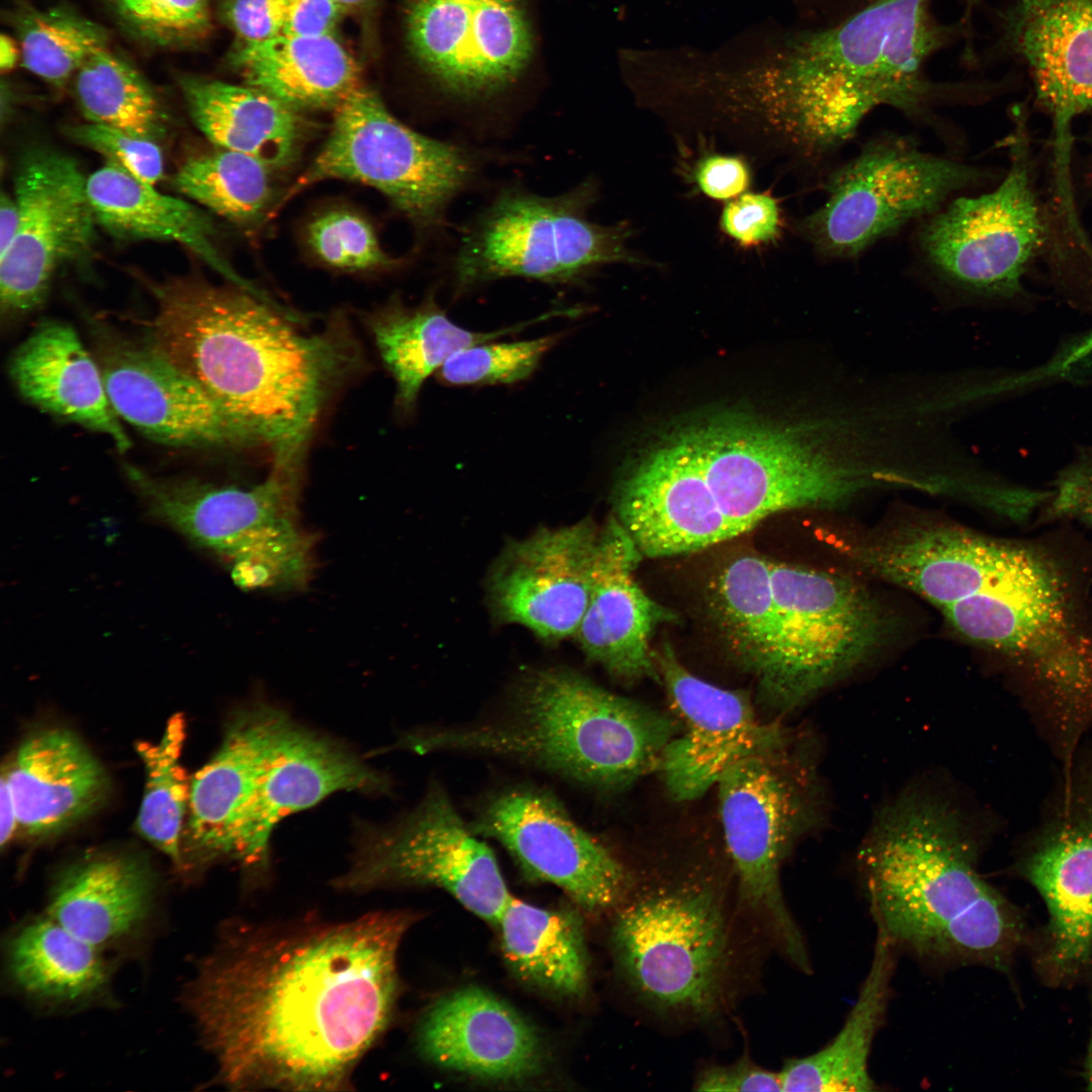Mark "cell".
<instances>
[{
  "label": "cell",
  "instance_id": "obj_1",
  "mask_svg": "<svg viewBox=\"0 0 1092 1092\" xmlns=\"http://www.w3.org/2000/svg\"><path fill=\"white\" fill-rule=\"evenodd\" d=\"M412 913L247 925L201 967L189 1006L235 1090L339 1091L387 1029Z\"/></svg>",
  "mask_w": 1092,
  "mask_h": 1092
},
{
  "label": "cell",
  "instance_id": "obj_2",
  "mask_svg": "<svg viewBox=\"0 0 1092 1092\" xmlns=\"http://www.w3.org/2000/svg\"><path fill=\"white\" fill-rule=\"evenodd\" d=\"M149 343L196 380L252 445L273 460L303 461L333 389L357 365L340 325L306 335L278 308L236 285L194 276L155 287Z\"/></svg>",
  "mask_w": 1092,
  "mask_h": 1092
},
{
  "label": "cell",
  "instance_id": "obj_3",
  "mask_svg": "<svg viewBox=\"0 0 1092 1092\" xmlns=\"http://www.w3.org/2000/svg\"><path fill=\"white\" fill-rule=\"evenodd\" d=\"M930 0H875L802 34L768 62L718 81L727 105L751 111L807 156L851 138L874 108L919 113L935 89L924 65L946 40Z\"/></svg>",
  "mask_w": 1092,
  "mask_h": 1092
},
{
  "label": "cell",
  "instance_id": "obj_4",
  "mask_svg": "<svg viewBox=\"0 0 1092 1092\" xmlns=\"http://www.w3.org/2000/svg\"><path fill=\"white\" fill-rule=\"evenodd\" d=\"M856 857L877 932L897 951L1009 971L1027 938L1023 914L981 877L975 839L948 802L903 793L882 810Z\"/></svg>",
  "mask_w": 1092,
  "mask_h": 1092
},
{
  "label": "cell",
  "instance_id": "obj_5",
  "mask_svg": "<svg viewBox=\"0 0 1092 1092\" xmlns=\"http://www.w3.org/2000/svg\"><path fill=\"white\" fill-rule=\"evenodd\" d=\"M677 725L668 715L560 667L527 672L494 720L407 737L416 752L508 756L575 783L617 791L658 768Z\"/></svg>",
  "mask_w": 1092,
  "mask_h": 1092
},
{
  "label": "cell",
  "instance_id": "obj_6",
  "mask_svg": "<svg viewBox=\"0 0 1092 1092\" xmlns=\"http://www.w3.org/2000/svg\"><path fill=\"white\" fill-rule=\"evenodd\" d=\"M686 435L738 535L776 513L835 510L891 487L879 431L846 396L807 425L780 428L727 418Z\"/></svg>",
  "mask_w": 1092,
  "mask_h": 1092
},
{
  "label": "cell",
  "instance_id": "obj_7",
  "mask_svg": "<svg viewBox=\"0 0 1092 1092\" xmlns=\"http://www.w3.org/2000/svg\"><path fill=\"white\" fill-rule=\"evenodd\" d=\"M301 462L273 461L251 487L153 476L127 464L126 477L152 515L224 558L251 588H298L313 569L314 537L299 524Z\"/></svg>",
  "mask_w": 1092,
  "mask_h": 1092
},
{
  "label": "cell",
  "instance_id": "obj_8",
  "mask_svg": "<svg viewBox=\"0 0 1092 1092\" xmlns=\"http://www.w3.org/2000/svg\"><path fill=\"white\" fill-rule=\"evenodd\" d=\"M598 194L593 178L556 195L500 189L461 232L451 263L458 289L513 277L568 284L604 265L642 263L629 225L589 218Z\"/></svg>",
  "mask_w": 1092,
  "mask_h": 1092
},
{
  "label": "cell",
  "instance_id": "obj_9",
  "mask_svg": "<svg viewBox=\"0 0 1092 1092\" xmlns=\"http://www.w3.org/2000/svg\"><path fill=\"white\" fill-rule=\"evenodd\" d=\"M487 155L404 124L376 92L359 84L335 107L330 133L284 202L326 180L376 189L423 232L447 226L452 203L481 174Z\"/></svg>",
  "mask_w": 1092,
  "mask_h": 1092
},
{
  "label": "cell",
  "instance_id": "obj_10",
  "mask_svg": "<svg viewBox=\"0 0 1092 1092\" xmlns=\"http://www.w3.org/2000/svg\"><path fill=\"white\" fill-rule=\"evenodd\" d=\"M787 738L729 766L717 782L727 849L742 899L768 923L785 956L809 973V952L782 893L781 867L818 817L817 783Z\"/></svg>",
  "mask_w": 1092,
  "mask_h": 1092
},
{
  "label": "cell",
  "instance_id": "obj_11",
  "mask_svg": "<svg viewBox=\"0 0 1092 1092\" xmlns=\"http://www.w3.org/2000/svg\"><path fill=\"white\" fill-rule=\"evenodd\" d=\"M780 620L771 708L789 711L849 675L892 638L889 609L849 575L770 560Z\"/></svg>",
  "mask_w": 1092,
  "mask_h": 1092
},
{
  "label": "cell",
  "instance_id": "obj_12",
  "mask_svg": "<svg viewBox=\"0 0 1092 1092\" xmlns=\"http://www.w3.org/2000/svg\"><path fill=\"white\" fill-rule=\"evenodd\" d=\"M613 944L636 993L665 1010L712 1013L728 971V932L719 899L704 886L642 896L615 920Z\"/></svg>",
  "mask_w": 1092,
  "mask_h": 1092
},
{
  "label": "cell",
  "instance_id": "obj_13",
  "mask_svg": "<svg viewBox=\"0 0 1092 1092\" xmlns=\"http://www.w3.org/2000/svg\"><path fill=\"white\" fill-rule=\"evenodd\" d=\"M978 169L900 139L874 142L832 173L822 206L801 222L824 255L852 257L976 182Z\"/></svg>",
  "mask_w": 1092,
  "mask_h": 1092
},
{
  "label": "cell",
  "instance_id": "obj_14",
  "mask_svg": "<svg viewBox=\"0 0 1092 1092\" xmlns=\"http://www.w3.org/2000/svg\"><path fill=\"white\" fill-rule=\"evenodd\" d=\"M335 883L347 891L434 886L494 924L512 898L493 852L439 787L397 825L368 834Z\"/></svg>",
  "mask_w": 1092,
  "mask_h": 1092
},
{
  "label": "cell",
  "instance_id": "obj_15",
  "mask_svg": "<svg viewBox=\"0 0 1092 1092\" xmlns=\"http://www.w3.org/2000/svg\"><path fill=\"white\" fill-rule=\"evenodd\" d=\"M1015 868L1048 909L1036 970L1051 986L1071 984L1092 963L1091 761L1066 776L1050 816Z\"/></svg>",
  "mask_w": 1092,
  "mask_h": 1092
},
{
  "label": "cell",
  "instance_id": "obj_16",
  "mask_svg": "<svg viewBox=\"0 0 1092 1092\" xmlns=\"http://www.w3.org/2000/svg\"><path fill=\"white\" fill-rule=\"evenodd\" d=\"M1019 151L993 191L960 197L935 214L920 235L937 273L956 287L986 297L1011 298L1043 243L1044 224L1027 162Z\"/></svg>",
  "mask_w": 1092,
  "mask_h": 1092
},
{
  "label": "cell",
  "instance_id": "obj_17",
  "mask_svg": "<svg viewBox=\"0 0 1092 1092\" xmlns=\"http://www.w3.org/2000/svg\"><path fill=\"white\" fill-rule=\"evenodd\" d=\"M404 23L415 59L441 92L458 100L504 93L532 60L524 0H407Z\"/></svg>",
  "mask_w": 1092,
  "mask_h": 1092
},
{
  "label": "cell",
  "instance_id": "obj_18",
  "mask_svg": "<svg viewBox=\"0 0 1092 1092\" xmlns=\"http://www.w3.org/2000/svg\"><path fill=\"white\" fill-rule=\"evenodd\" d=\"M86 183L78 163L64 153L37 148L24 155L14 184L18 229L0 257L3 316L39 307L57 270L91 250L98 223Z\"/></svg>",
  "mask_w": 1092,
  "mask_h": 1092
},
{
  "label": "cell",
  "instance_id": "obj_19",
  "mask_svg": "<svg viewBox=\"0 0 1092 1092\" xmlns=\"http://www.w3.org/2000/svg\"><path fill=\"white\" fill-rule=\"evenodd\" d=\"M470 827L499 842L526 876L556 886L585 911L608 910L627 893L629 878L622 863L542 790L499 793Z\"/></svg>",
  "mask_w": 1092,
  "mask_h": 1092
},
{
  "label": "cell",
  "instance_id": "obj_20",
  "mask_svg": "<svg viewBox=\"0 0 1092 1092\" xmlns=\"http://www.w3.org/2000/svg\"><path fill=\"white\" fill-rule=\"evenodd\" d=\"M599 536L585 518L508 542L486 579L493 617L547 642L574 637L590 596Z\"/></svg>",
  "mask_w": 1092,
  "mask_h": 1092
},
{
  "label": "cell",
  "instance_id": "obj_21",
  "mask_svg": "<svg viewBox=\"0 0 1092 1092\" xmlns=\"http://www.w3.org/2000/svg\"><path fill=\"white\" fill-rule=\"evenodd\" d=\"M655 661L682 723L681 734L668 742L658 767L673 799L702 796L737 760L786 739L780 727L757 719L745 694L693 674L668 645L655 652Z\"/></svg>",
  "mask_w": 1092,
  "mask_h": 1092
},
{
  "label": "cell",
  "instance_id": "obj_22",
  "mask_svg": "<svg viewBox=\"0 0 1092 1092\" xmlns=\"http://www.w3.org/2000/svg\"><path fill=\"white\" fill-rule=\"evenodd\" d=\"M95 359L116 415L152 441L174 447L252 445L207 391L150 343L105 336Z\"/></svg>",
  "mask_w": 1092,
  "mask_h": 1092
},
{
  "label": "cell",
  "instance_id": "obj_23",
  "mask_svg": "<svg viewBox=\"0 0 1092 1092\" xmlns=\"http://www.w3.org/2000/svg\"><path fill=\"white\" fill-rule=\"evenodd\" d=\"M614 504V517L644 556L696 552L738 535L686 434L631 470L618 484Z\"/></svg>",
  "mask_w": 1092,
  "mask_h": 1092
},
{
  "label": "cell",
  "instance_id": "obj_24",
  "mask_svg": "<svg viewBox=\"0 0 1092 1092\" xmlns=\"http://www.w3.org/2000/svg\"><path fill=\"white\" fill-rule=\"evenodd\" d=\"M387 785L340 744L290 721L238 828L232 857L258 879L268 869L270 835L281 819L338 791L380 793Z\"/></svg>",
  "mask_w": 1092,
  "mask_h": 1092
},
{
  "label": "cell",
  "instance_id": "obj_25",
  "mask_svg": "<svg viewBox=\"0 0 1092 1092\" xmlns=\"http://www.w3.org/2000/svg\"><path fill=\"white\" fill-rule=\"evenodd\" d=\"M417 1041L430 1063L483 1080H525L545 1064L536 1029L512 1006L478 987L438 999L424 1014Z\"/></svg>",
  "mask_w": 1092,
  "mask_h": 1092
},
{
  "label": "cell",
  "instance_id": "obj_26",
  "mask_svg": "<svg viewBox=\"0 0 1092 1092\" xmlns=\"http://www.w3.org/2000/svg\"><path fill=\"white\" fill-rule=\"evenodd\" d=\"M642 554L612 517L600 530L588 604L574 635L584 655L622 680L660 679L650 641L674 615L640 587Z\"/></svg>",
  "mask_w": 1092,
  "mask_h": 1092
},
{
  "label": "cell",
  "instance_id": "obj_27",
  "mask_svg": "<svg viewBox=\"0 0 1092 1092\" xmlns=\"http://www.w3.org/2000/svg\"><path fill=\"white\" fill-rule=\"evenodd\" d=\"M290 721L265 705L231 721L217 752L191 778L183 843L192 857H232L238 828Z\"/></svg>",
  "mask_w": 1092,
  "mask_h": 1092
},
{
  "label": "cell",
  "instance_id": "obj_28",
  "mask_svg": "<svg viewBox=\"0 0 1092 1092\" xmlns=\"http://www.w3.org/2000/svg\"><path fill=\"white\" fill-rule=\"evenodd\" d=\"M2 770L16 805L18 829L32 837L72 826L97 809L109 790L100 761L65 728L31 733Z\"/></svg>",
  "mask_w": 1092,
  "mask_h": 1092
},
{
  "label": "cell",
  "instance_id": "obj_29",
  "mask_svg": "<svg viewBox=\"0 0 1092 1092\" xmlns=\"http://www.w3.org/2000/svg\"><path fill=\"white\" fill-rule=\"evenodd\" d=\"M10 375L29 402L108 436L121 453L130 448L100 367L71 326L56 321L39 325L14 353Z\"/></svg>",
  "mask_w": 1092,
  "mask_h": 1092
},
{
  "label": "cell",
  "instance_id": "obj_30",
  "mask_svg": "<svg viewBox=\"0 0 1092 1092\" xmlns=\"http://www.w3.org/2000/svg\"><path fill=\"white\" fill-rule=\"evenodd\" d=\"M1011 32L1061 132L1092 106V0H1016Z\"/></svg>",
  "mask_w": 1092,
  "mask_h": 1092
},
{
  "label": "cell",
  "instance_id": "obj_31",
  "mask_svg": "<svg viewBox=\"0 0 1092 1092\" xmlns=\"http://www.w3.org/2000/svg\"><path fill=\"white\" fill-rule=\"evenodd\" d=\"M86 186L98 225L113 237L177 243L231 284L278 304L224 259L214 243L213 222L195 205L159 192L109 161L87 177Z\"/></svg>",
  "mask_w": 1092,
  "mask_h": 1092
},
{
  "label": "cell",
  "instance_id": "obj_32",
  "mask_svg": "<svg viewBox=\"0 0 1092 1092\" xmlns=\"http://www.w3.org/2000/svg\"><path fill=\"white\" fill-rule=\"evenodd\" d=\"M180 88L193 122L216 148L257 159L270 169L290 165L304 138L293 109L247 84L184 76Z\"/></svg>",
  "mask_w": 1092,
  "mask_h": 1092
},
{
  "label": "cell",
  "instance_id": "obj_33",
  "mask_svg": "<svg viewBox=\"0 0 1092 1092\" xmlns=\"http://www.w3.org/2000/svg\"><path fill=\"white\" fill-rule=\"evenodd\" d=\"M152 898L146 864L127 855L101 854L62 874L48 915L100 949L134 930L149 915Z\"/></svg>",
  "mask_w": 1092,
  "mask_h": 1092
},
{
  "label": "cell",
  "instance_id": "obj_34",
  "mask_svg": "<svg viewBox=\"0 0 1092 1092\" xmlns=\"http://www.w3.org/2000/svg\"><path fill=\"white\" fill-rule=\"evenodd\" d=\"M233 64L245 83L293 109H335L360 82L353 56L333 35L281 33L241 43Z\"/></svg>",
  "mask_w": 1092,
  "mask_h": 1092
},
{
  "label": "cell",
  "instance_id": "obj_35",
  "mask_svg": "<svg viewBox=\"0 0 1092 1092\" xmlns=\"http://www.w3.org/2000/svg\"><path fill=\"white\" fill-rule=\"evenodd\" d=\"M897 950L877 932L873 959L857 999L835 1036L817 1052L786 1062L782 1091L867 1092L876 1089L869 1071L875 1037L890 1000Z\"/></svg>",
  "mask_w": 1092,
  "mask_h": 1092
},
{
  "label": "cell",
  "instance_id": "obj_36",
  "mask_svg": "<svg viewBox=\"0 0 1092 1092\" xmlns=\"http://www.w3.org/2000/svg\"><path fill=\"white\" fill-rule=\"evenodd\" d=\"M709 606L730 654L756 679L765 702L780 662V620L770 560L755 555L732 559L712 579Z\"/></svg>",
  "mask_w": 1092,
  "mask_h": 1092
},
{
  "label": "cell",
  "instance_id": "obj_37",
  "mask_svg": "<svg viewBox=\"0 0 1092 1092\" xmlns=\"http://www.w3.org/2000/svg\"><path fill=\"white\" fill-rule=\"evenodd\" d=\"M495 925L504 958L517 977L558 996L585 993L588 958L575 912L541 908L512 897Z\"/></svg>",
  "mask_w": 1092,
  "mask_h": 1092
},
{
  "label": "cell",
  "instance_id": "obj_38",
  "mask_svg": "<svg viewBox=\"0 0 1092 1092\" xmlns=\"http://www.w3.org/2000/svg\"><path fill=\"white\" fill-rule=\"evenodd\" d=\"M527 324L475 332L452 322L433 298L407 308L396 303L373 317L371 331L396 383V400L411 408L426 379L457 352L517 332Z\"/></svg>",
  "mask_w": 1092,
  "mask_h": 1092
},
{
  "label": "cell",
  "instance_id": "obj_39",
  "mask_svg": "<svg viewBox=\"0 0 1092 1092\" xmlns=\"http://www.w3.org/2000/svg\"><path fill=\"white\" fill-rule=\"evenodd\" d=\"M7 963L20 989L48 1000L86 998L97 993L108 979L99 948L51 917L32 921L14 934L8 944Z\"/></svg>",
  "mask_w": 1092,
  "mask_h": 1092
},
{
  "label": "cell",
  "instance_id": "obj_40",
  "mask_svg": "<svg viewBox=\"0 0 1092 1092\" xmlns=\"http://www.w3.org/2000/svg\"><path fill=\"white\" fill-rule=\"evenodd\" d=\"M183 713L173 714L158 742L140 741L136 752L145 771V791L136 818L139 833L175 863L181 864L183 833L191 779L181 763L186 739Z\"/></svg>",
  "mask_w": 1092,
  "mask_h": 1092
},
{
  "label": "cell",
  "instance_id": "obj_41",
  "mask_svg": "<svg viewBox=\"0 0 1092 1092\" xmlns=\"http://www.w3.org/2000/svg\"><path fill=\"white\" fill-rule=\"evenodd\" d=\"M75 92L87 122L153 141L165 131L166 114L151 86L107 48L93 55L76 74Z\"/></svg>",
  "mask_w": 1092,
  "mask_h": 1092
},
{
  "label": "cell",
  "instance_id": "obj_42",
  "mask_svg": "<svg viewBox=\"0 0 1092 1092\" xmlns=\"http://www.w3.org/2000/svg\"><path fill=\"white\" fill-rule=\"evenodd\" d=\"M270 168L248 155L217 148L187 159L175 188L217 215L240 223L262 216L270 202Z\"/></svg>",
  "mask_w": 1092,
  "mask_h": 1092
},
{
  "label": "cell",
  "instance_id": "obj_43",
  "mask_svg": "<svg viewBox=\"0 0 1092 1092\" xmlns=\"http://www.w3.org/2000/svg\"><path fill=\"white\" fill-rule=\"evenodd\" d=\"M18 35L22 65L55 87L66 85L107 44L99 24L64 8L24 13Z\"/></svg>",
  "mask_w": 1092,
  "mask_h": 1092
},
{
  "label": "cell",
  "instance_id": "obj_44",
  "mask_svg": "<svg viewBox=\"0 0 1092 1092\" xmlns=\"http://www.w3.org/2000/svg\"><path fill=\"white\" fill-rule=\"evenodd\" d=\"M561 335L532 340L481 343L465 348L439 369L442 381L453 385L509 384L528 378Z\"/></svg>",
  "mask_w": 1092,
  "mask_h": 1092
},
{
  "label": "cell",
  "instance_id": "obj_45",
  "mask_svg": "<svg viewBox=\"0 0 1092 1092\" xmlns=\"http://www.w3.org/2000/svg\"><path fill=\"white\" fill-rule=\"evenodd\" d=\"M306 242L324 264L346 271L389 268L397 264L382 248L370 222L355 211L336 208L311 219Z\"/></svg>",
  "mask_w": 1092,
  "mask_h": 1092
},
{
  "label": "cell",
  "instance_id": "obj_46",
  "mask_svg": "<svg viewBox=\"0 0 1092 1092\" xmlns=\"http://www.w3.org/2000/svg\"><path fill=\"white\" fill-rule=\"evenodd\" d=\"M140 36L160 46H186L210 29L207 0H108Z\"/></svg>",
  "mask_w": 1092,
  "mask_h": 1092
},
{
  "label": "cell",
  "instance_id": "obj_47",
  "mask_svg": "<svg viewBox=\"0 0 1092 1092\" xmlns=\"http://www.w3.org/2000/svg\"><path fill=\"white\" fill-rule=\"evenodd\" d=\"M67 133L144 183L155 186L164 176L163 154L156 141L92 122L71 126Z\"/></svg>",
  "mask_w": 1092,
  "mask_h": 1092
},
{
  "label": "cell",
  "instance_id": "obj_48",
  "mask_svg": "<svg viewBox=\"0 0 1092 1092\" xmlns=\"http://www.w3.org/2000/svg\"><path fill=\"white\" fill-rule=\"evenodd\" d=\"M782 225L779 202L767 192L743 193L731 199L720 216L721 230L743 247L775 242Z\"/></svg>",
  "mask_w": 1092,
  "mask_h": 1092
},
{
  "label": "cell",
  "instance_id": "obj_49",
  "mask_svg": "<svg viewBox=\"0 0 1092 1092\" xmlns=\"http://www.w3.org/2000/svg\"><path fill=\"white\" fill-rule=\"evenodd\" d=\"M1053 516L1074 518L1092 528V446L1060 471L1046 503Z\"/></svg>",
  "mask_w": 1092,
  "mask_h": 1092
},
{
  "label": "cell",
  "instance_id": "obj_50",
  "mask_svg": "<svg viewBox=\"0 0 1092 1092\" xmlns=\"http://www.w3.org/2000/svg\"><path fill=\"white\" fill-rule=\"evenodd\" d=\"M221 14L241 43L259 42L284 30V0H226Z\"/></svg>",
  "mask_w": 1092,
  "mask_h": 1092
},
{
  "label": "cell",
  "instance_id": "obj_51",
  "mask_svg": "<svg viewBox=\"0 0 1092 1092\" xmlns=\"http://www.w3.org/2000/svg\"><path fill=\"white\" fill-rule=\"evenodd\" d=\"M694 180L701 192L708 197L731 200L748 188L751 174L742 158L712 154L697 163Z\"/></svg>",
  "mask_w": 1092,
  "mask_h": 1092
},
{
  "label": "cell",
  "instance_id": "obj_52",
  "mask_svg": "<svg viewBox=\"0 0 1092 1092\" xmlns=\"http://www.w3.org/2000/svg\"><path fill=\"white\" fill-rule=\"evenodd\" d=\"M696 1089L702 1091H782L779 1072L765 1070L747 1059L728 1066H713L700 1073Z\"/></svg>",
  "mask_w": 1092,
  "mask_h": 1092
},
{
  "label": "cell",
  "instance_id": "obj_53",
  "mask_svg": "<svg viewBox=\"0 0 1092 1092\" xmlns=\"http://www.w3.org/2000/svg\"><path fill=\"white\" fill-rule=\"evenodd\" d=\"M285 23L283 33L320 36L333 34V30L347 13L336 0H284Z\"/></svg>",
  "mask_w": 1092,
  "mask_h": 1092
},
{
  "label": "cell",
  "instance_id": "obj_54",
  "mask_svg": "<svg viewBox=\"0 0 1092 1092\" xmlns=\"http://www.w3.org/2000/svg\"><path fill=\"white\" fill-rule=\"evenodd\" d=\"M0 845H7L18 829L16 805L5 772L1 774L0 789Z\"/></svg>",
  "mask_w": 1092,
  "mask_h": 1092
},
{
  "label": "cell",
  "instance_id": "obj_55",
  "mask_svg": "<svg viewBox=\"0 0 1092 1092\" xmlns=\"http://www.w3.org/2000/svg\"><path fill=\"white\" fill-rule=\"evenodd\" d=\"M19 222V211L14 196L2 192L0 199V257L12 245Z\"/></svg>",
  "mask_w": 1092,
  "mask_h": 1092
},
{
  "label": "cell",
  "instance_id": "obj_56",
  "mask_svg": "<svg viewBox=\"0 0 1092 1092\" xmlns=\"http://www.w3.org/2000/svg\"><path fill=\"white\" fill-rule=\"evenodd\" d=\"M19 57L20 49H18L16 42L10 36L2 34L0 38L1 71L4 73L13 69Z\"/></svg>",
  "mask_w": 1092,
  "mask_h": 1092
},
{
  "label": "cell",
  "instance_id": "obj_57",
  "mask_svg": "<svg viewBox=\"0 0 1092 1092\" xmlns=\"http://www.w3.org/2000/svg\"><path fill=\"white\" fill-rule=\"evenodd\" d=\"M336 1L339 4H341L346 9V11L348 12L350 10H356V9H359V8H363L371 0H336Z\"/></svg>",
  "mask_w": 1092,
  "mask_h": 1092
},
{
  "label": "cell",
  "instance_id": "obj_58",
  "mask_svg": "<svg viewBox=\"0 0 1092 1092\" xmlns=\"http://www.w3.org/2000/svg\"><path fill=\"white\" fill-rule=\"evenodd\" d=\"M1086 1080H1087V1089L1092 1090V1029H1091V1039H1090L1087 1063H1086Z\"/></svg>",
  "mask_w": 1092,
  "mask_h": 1092
}]
</instances>
